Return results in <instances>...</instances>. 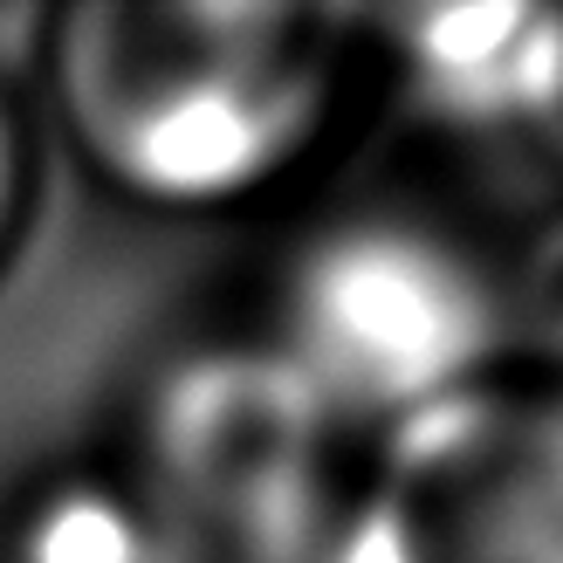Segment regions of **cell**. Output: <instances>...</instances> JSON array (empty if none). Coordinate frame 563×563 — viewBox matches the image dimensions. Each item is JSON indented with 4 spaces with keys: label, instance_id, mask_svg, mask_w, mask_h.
<instances>
[{
    "label": "cell",
    "instance_id": "obj_1",
    "mask_svg": "<svg viewBox=\"0 0 563 563\" xmlns=\"http://www.w3.org/2000/svg\"><path fill=\"white\" fill-rule=\"evenodd\" d=\"M357 21L241 0H82L48 21V103L90 173L158 213H228L323 145Z\"/></svg>",
    "mask_w": 563,
    "mask_h": 563
},
{
    "label": "cell",
    "instance_id": "obj_5",
    "mask_svg": "<svg viewBox=\"0 0 563 563\" xmlns=\"http://www.w3.org/2000/svg\"><path fill=\"white\" fill-rule=\"evenodd\" d=\"M357 55L446 131H509L550 118L563 82V14L550 8H406L351 14Z\"/></svg>",
    "mask_w": 563,
    "mask_h": 563
},
{
    "label": "cell",
    "instance_id": "obj_4",
    "mask_svg": "<svg viewBox=\"0 0 563 563\" xmlns=\"http://www.w3.org/2000/svg\"><path fill=\"white\" fill-rule=\"evenodd\" d=\"M317 563H563V357L522 344L378 427Z\"/></svg>",
    "mask_w": 563,
    "mask_h": 563
},
{
    "label": "cell",
    "instance_id": "obj_6",
    "mask_svg": "<svg viewBox=\"0 0 563 563\" xmlns=\"http://www.w3.org/2000/svg\"><path fill=\"white\" fill-rule=\"evenodd\" d=\"M0 563H179L110 467H63L0 501Z\"/></svg>",
    "mask_w": 563,
    "mask_h": 563
},
{
    "label": "cell",
    "instance_id": "obj_8",
    "mask_svg": "<svg viewBox=\"0 0 563 563\" xmlns=\"http://www.w3.org/2000/svg\"><path fill=\"white\" fill-rule=\"evenodd\" d=\"M543 131L556 137V145H563V82H556V103H550V118H543Z\"/></svg>",
    "mask_w": 563,
    "mask_h": 563
},
{
    "label": "cell",
    "instance_id": "obj_7",
    "mask_svg": "<svg viewBox=\"0 0 563 563\" xmlns=\"http://www.w3.org/2000/svg\"><path fill=\"white\" fill-rule=\"evenodd\" d=\"M27 186H35V145H27V110L14 97V76L0 69V268H8L21 220H27Z\"/></svg>",
    "mask_w": 563,
    "mask_h": 563
},
{
    "label": "cell",
    "instance_id": "obj_2",
    "mask_svg": "<svg viewBox=\"0 0 563 563\" xmlns=\"http://www.w3.org/2000/svg\"><path fill=\"white\" fill-rule=\"evenodd\" d=\"M255 336L357 440L509 351V275L433 200L357 192L282 241Z\"/></svg>",
    "mask_w": 563,
    "mask_h": 563
},
{
    "label": "cell",
    "instance_id": "obj_3",
    "mask_svg": "<svg viewBox=\"0 0 563 563\" xmlns=\"http://www.w3.org/2000/svg\"><path fill=\"white\" fill-rule=\"evenodd\" d=\"M357 433L255 330L158 364L103 461L179 563H317Z\"/></svg>",
    "mask_w": 563,
    "mask_h": 563
}]
</instances>
